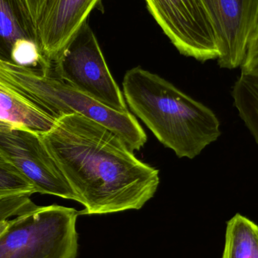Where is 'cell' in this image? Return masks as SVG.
Here are the masks:
<instances>
[{"label":"cell","mask_w":258,"mask_h":258,"mask_svg":"<svg viewBox=\"0 0 258 258\" xmlns=\"http://www.w3.org/2000/svg\"><path fill=\"white\" fill-rule=\"evenodd\" d=\"M78 203L80 215L141 209L154 197L159 171L138 159L119 136L79 114L58 118L40 134Z\"/></svg>","instance_id":"1"},{"label":"cell","mask_w":258,"mask_h":258,"mask_svg":"<svg viewBox=\"0 0 258 258\" xmlns=\"http://www.w3.org/2000/svg\"><path fill=\"white\" fill-rule=\"evenodd\" d=\"M122 87L131 110L179 158L194 159L221 135L212 110L156 74L132 68Z\"/></svg>","instance_id":"2"},{"label":"cell","mask_w":258,"mask_h":258,"mask_svg":"<svg viewBox=\"0 0 258 258\" xmlns=\"http://www.w3.org/2000/svg\"><path fill=\"white\" fill-rule=\"evenodd\" d=\"M0 77L36 100L57 119L70 114L89 118L116 134L132 152L139 151L147 142L145 132L130 112L115 111L55 76L0 60Z\"/></svg>","instance_id":"3"},{"label":"cell","mask_w":258,"mask_h":258,"mask_svg":"<svg viewBox=\"0 0 258 258\" xmlns=\"http://www.w3.org/2000/svg\"><path fill=\"white\" fill-rule=\"evenodd\" d=\"M79 215L73 208L36 206L8 220L0 233V258H76Z\"/></svg>","instance_id":"4"},{"label":"cell","mask_w":258,"mask_h":258,"mask_svg":"<svg viewBox=\"0 0 258 258\" xmlns=\"http://www.w3.org/2000/svg\"><path fill=\"white\" fill-rule=\"evenodd\" d=\"M52 69L56 77L106 107L119 113L128 111L123 93L87 21L60 51Z\"/></svg>","instance_id":"5"},{"label":"cell","mask_w":258,"mask_h":258,"mask_svg":"<svg viewBox=\"0 0 258 258\" xmlns=\"http://www.w3.org/2000/svg\"><path fill=\"white\" fill-rule=\"evenodd\" d=\"M0 157L33 186L36 194L77 201L40 134L20 127L0 125Z\"/></svg>","instance_id":"6"},{"label":"cell","mask_w":258,"mask_h":258,"mask_svg":"<svg viewBox=\"0 0 258 258\" xmlns=\"http://www.w3.org/2000/svg\"><path fill=\"white\" fill-rule=\"evenodd\" d=\"M171 43L186 57L218 59L215 31L202 0H144Z\"/></svg>","instance_id":"7"},{"label":"cell","mask_w":258,"mask_h":258,"mask_svg":"<svg viewBox=\"0 0 258 258\" xmlns=\"http://www.w3.org/2000/svg\"><path fill=\"white\" fill-rule=\"evenodd\" d=\"M215 31L221 68L242 65L258 27V0H202Z\"/></svg>","instance_id":"8"},{"label":"cell","mask_w":258,"mask_h":258,"mask_svg":"<svg viewBox=\"0 0 258 258\" xmlns=\"http://www.w3.org/2000/svg\"><path fill=\"white\" fill-rule=\"evenodd\" d=\"M0 60L51 74L24 0H0Z\"/></svg>","instance_id":"9"},{"label":"cell","mask_w":258,"mask_h":258,"mask_svg":"<svg viewBox=\"0 0 258 258\" xmlns=\"http://www.w3.org/2000/svg\"><path fill=\"white\" fill-rule=\"evenodd\" d=\"M101 0H47L36 30L45 58L51 63Z\"/></svg>","instance_id":"10"},{"label":"cell","mask_w":258,"mask_h":258,"mask_svg":"<svg viewBox=\"0 0 258 258\" xmlns=\"http://www.w3.org/2000/svg\"><path fill=\"white\" fill-rule=\"evenodd\" d=\"M56 121L36 100L0 77V125L44 134Z\"/></svg>","instance_id":"11"},{"label":"cell","mask_w":258,"mask_h":258,"mask_svg":"<svg viewBox=\"0 0 258 258\" xmlns=\"http://www.w3.org/2000/svg\"><path fill=\"white\" fill-rule=\"evenodd\" d=\"M222 258H258V226L236 214L227 223Z\"/></svg>","instance_id":"12"},{"label":"cell","mask_w":258,"mask_h":258,"mask_svg":"<svg viewBox=\"0 0 258 258\" xmlns=\"http://www.w3.org/2000/svg\"><path fill=\"white\" fill-rule=\"evenodd\" d=\"M239 116L258 144V78L241 74L232 91Z\"/></svg>","instance_id":"13"},{"label":"cell","mask_w":258,"mask_h":258,"mask_svg":"<svg viewBox=\"0 0 258 258\" xmlns=\"http://www.w3.org/2000/svg\"><path fill=\"white\" fill-rule=\"evenodd\" d=\"M36 194L33 186L0 157V198L18 195Z\"/></svg>","instance_id":"14"},{"label":"cell","mask_w":258,"mask_h":258,"mask_svg":"<svg viewBox=\"0 0 258 258\" xmlns=\"http://www.w3.org/2000/svg\"><path fill=\"white\" fill-rule=\"evenodd\" d=\"M30 194H18L0 199V233L4 230L8 220L36 207Z\"/></svg>","instance_id":"15"},{"label":"cell","mask_w":258,"mask_h":258,"mask_svg":"<svg viewBox=\"0 0 258 258\" xmlns=\"http://www.w3.org/2000/svg\"><path fill=\"white\" fill-rule=\"evenodd\" d=\"M242 73L258 78V27L253 36L244 61L241 65Z\"/></svg>","instance_id":"16"},{"label":"cell","mask_w":258,"mask_h":258,"mask_svg":"<svg viewBox=\"0 0 258 258\" xmlns=\"http://www.w3.org/2000/svg\"><path fill=\"white\" fill-rule=\"evenodd\" d=\"M24 1L27 4L30 16H31L33 24L36 27V23L40 18L41 14H42L44 6H45L47 0H24Z\"/></svg>","instance_id":"17"},{"label":"cell","mask_w":258,"mask_h":258,"mask_svg":"<svg viewBox=\"0 0 258 258\" xmlns=\"http://www.w3.org/2000/svg\"><path fill=\"white\" fill-rule=\"evenodd\" d=\"M0 199H2V198H0Z\"/></svg>","instance_id":"18"}]
</instances>
